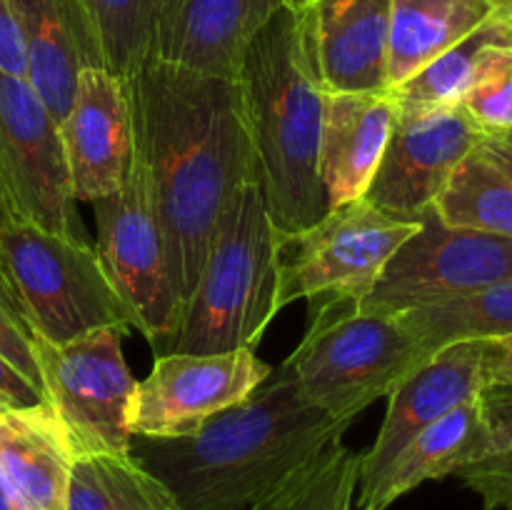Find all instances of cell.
Instances as JSON below:
<instances>
[{"label": "cell", "instance_id": "6da1fadb", "mask_svg": "<svg viewBox=\"0 0 512 510\" xmlns=\"http://www.w3.org/2000/svg\"><path fill=\"white\" fill-rule=\"evenodd\" d=\"M133 148L143 158L180 310L235 190L255 180L235 80L145 60L123 78Z\"/></svg>", "mask_w": 512, "mask_h": 510}, {"label": "cell", "instance_id": "7a4b0ae2", "mask_svg": "<svg viewBox=\"0 0 512 510\" xmlns=\"http://www.w3.org/2000/svg\"><path fill=\"white\" fill-rule=\"evenodd\" d=\"M348 428L310 405L280 363L248 398L193 435H133L130 455L168 485L180 510H255L343 440Z\"/></svg>", "mask_w": 512, "mask_h": 510}, {"label": "cell", "instance_id": "3957f363", "mask_svg": "<svg viewBox=\"0 0 512 510\" xmlns=\"http://www.w3.org/2000/svg\"><path fill=\"white\" fill-rule=\"evenodd\" d=\"M233 80L255 180L273 225L290 238L328 215L318 170L325 90L310 50L308 10L280 8L250 40Z\"/></svg>", "mask_w": 512, "mask_h": 510}, {"label": "cell", "instance_id": "277c9868", "mask_svg": "<svg viewBox=\"0 0 512 510\" xmlns=\"http://www.w3.org/2000/svg\"><path fill=\"white\" fill-rule=\"evenodd\" d=\"M280 260L283 235L270 220L258 180H248L225 205L195 290L160 355L258 348L280 313Z\"/></svg>", "mask_w": 512, "mask_h": 510}, {"label": "cell", "instance_id": "5b68a950", "mask_svg": "<svg viewBox=\"0 0 512 510\" xmlns=\"http://www.w3.org/2000/svg\"><path fill=\"white\" fill-rule=\"evenodd\" d=\"M310 310L308 333L283 365L300 395L330 418L353 423L425 363L400 315L360 310L348 300H318Z\"/></svg>", "mask_w": 512, "mask_h": 510}, {"label": "cell", "instance_id": "8992f818", "mask_svg": "<svg viewBox=\"0 0 512 510\" xmlns=\"http://www.w3.org/2000/svg\"><path fill=\"white\" fill-rule=\"evenodd\" d=\"M0 285L30 333L48 343H68L110 325L135 330L133 315L90 240L5 218Z\"/></svg>", "mask_w": 512, "mask_h": 510}, {"label": "cell", "instance_id": "52a82bcc", "mask_svg": "<svg viewBox=\"0 0 512 510\" xmlns=\"http://www.w3.org/2000/svg\"><path fill=\"white\" fill-rule=\"evenodd\" d=\"M418 228L420 220L395 218L368 198L328 210L315 225L283 238L278 308L295 300L360 303Z\"/></svg>", "mask_w": 512, "mask_h": 510}, {"label": "cell", "instance_id": "ba28073f", "mask_svg": "<svg viewBox=\"0 0 512 510\" xmlns=\"http://www.w3.org/2000/svg\"><path fill=\"white\" fill-rule=\"evenodd\" d=\"M128 333V328L110 325L68 343H48L33 335L45 398L75 458L130 453V408L138 380L123 355Z\"/></svg>", "mask_w": 512, "mask_h": 510}, {"label": "cell", "instance_id": "9c48e42d", "mask_svg": "<svg viewBox=\"0 0 512 510\" xmlns=\"http://www.w3.org/2000/svg\"><path fill=\"white\" fill-rule=\"evenodd\" d=\"M98 250L110 283L133 315L135 330L163 353L180 320L163 225L143 158L133 148L128 178L113 195L93 200Z\"/></svg>", "mask_w": 512, "mask_h": 510}, {"label": "cell", "instance_id": "30bf717a", "mask_svg": "<svg viewBox=\"0 0 512 510\" xmlns=\"http://www.w3.org/2000/svg\"><path fill=\"white\" fill-rule=\"evenodd\" d=\"M58 120L28 78L0 70V205L5 218L85 238Z\"/></svg>", "mask_w": 512, "mask_h": 510}, {"label": "cell", "instance_id": "8fae6325", "mask_svg": "<svg viewBox=\"0 0 512 510\" xmlns=\"http://www.w3.org/2000/svg\"><path fill=\"white\" fill-rule=\"evenodd\" d=\"M512 278V238L450 228L425 210L418 233L410 235L390 258L378 285L360 310L403 313L423 303L458 298Z\"/></svg>", "mask_w": 512, "mask_h": 510}, {"label": "cell", "instance_id": "7c38bea8", "mask_svg": "<svg viewBox=\"0 0 512 510\" xmlns=\"http://www.w3.org/2000/svg\"><path fill=\"white\" fill-rule=\"evenodd\" d=\"M273 365L255 348L228 353H165L135 383L130 433L140 438H188L210 418L248 398Z\"/></svg>", "mask_w": 512, "mask_h": 510}, {"label": "cell", "instance_id": "4fadbf2b", "mask_svg": "<svg viewBox=\"0 0 512 510\" xmlns=\"http://www.w3.org/2000/svg\"><path fill=\"white\" fill-rule=\"evenodd\" d=\"M485 140L465 105L400 103L393 133L365 198L385 213L420 220L453 170Z\"/></svg>", "mask_w": 512, "mask_h": 510}, {"label": "cell", "instance_id": "5bb4252c", "mask_svg": "<svg viewBox=\"0 0 512 510\" xmlns=\"http://www.w3.org/2000/svg\"><path fill=\"white\" fill-rule=\"evenodd\" d=\"M485 388L483 343L463 340L440 348L423 365L410 370L388 393V410L380 433L368 450H363L358 498L380 483L405 445L428 425L443 418L448 410L473 398Z\"/></svg>", "mask_w": 512, "mask_h": 510}, {"label": "cell", "instance_id": "9a60e30c", "mask_svg": "<svg viewBox=\"0 0 512 510\" xmlns=\"http://www.w3.org/2000/svg\"><path fill=\"white\" fill-rule=\"evenodd\" d=\"M75 200L113 195L123 188L133 160V128L123 80L105 68H83L73 100L58 123Z\"/></svg>", "mask_w": 512, "mask_h": 510}, {"label": "cell", "instance_id": "2e32d148", "mask_svg": "<svg viewBox=\"0 0 512 510\" xmlns=\"http://www.w3.org/2000/svg\"><path fill=\"white\" fill-rule=\"evenodd\" d=\"M283 0H160L148 60L233 80Z\"/></svg>", "mask_w": 512, "mask_h": 510}, {"label": "cell", "instance_id": "e0dca14e", "mask_svg": "<svg viewBox=\"0 0 512 510\" xmlns=\"http://www.w3.org/2000/svg\"><path fill=\"white\" fill-rule=\"evenodd\" d=\"M393 0H315L308 8L313 63L325 93L388 90Z\"/></svg>", "mask_w": 512, "mask_h": 510}, {"label": "cell", "instance_id": "ac0fdd59", "mask_svg": "<svg viewBox=\"0 0 512 510\" xmlns=\"http://www.w3.org/2000/svg\"><path fill=\"white\" fill-rule=\"evenodd\" d=\"M508 450V438L500 433L485 408L483 390L463 400L433 425L415 435L403 453L393 460L388 473L368 495H360L363 510H388L395 500L420 488L428 480L458 475L468 465L480 463Z\"/></svg>", "mask_w": 512, "mask_h": 510}, {"label": "cell", "instance_id": "d6986e66", "mask_svg": "<svg viewBox=\"0 0 512 510\" xmlns=\"http://www.w3.org/2000/svg\"><path fill=\"white\" fill-rule=\"evenodd\" d=\"M398 100L378 93H325L318 170L328 210L365 198L380 168Z\"/></svg>", "mask_w": 512, "mask_h": 510}, {"label": "cell", "instance_id": "ffe728a7", "mask_svg": "<svg viewBox=\"0 0 512 510\" xmlns=\"http://www.w3.org/2000/svg\"><path fill=\"white\" fill-rule=\"evenodd\" d=\"M28 55V83L55 120H63L83 68H105L80 0H10Z\"/></svg>", "mask_w": 512, "mask_h": 510}, {"label": "cell", "instance_id": "44dd1931", "mask_svg": "<svg viewBox=\"0 0 512 510\" xmlns=\"http://www.w3.org/2000/svg\"><path fill=\"white\" fill-rule=\"evenodd\" d=\"M73 463L50 403L0 413V480L15 510H65Z\"/></svg>", "mask_w": 512, "mask_h": 510}, {"label": "cell", "instance_id": "7402d4cb", "mask_svg": "<svg viewBox=\"0 0 512 510\" xmlns=\"http://www.w3.org/2000/svg\"><path fill=\"white\" fill-rule=\"evenodd\" d=\"M505 10L512 0H393L388 90Z\"/></svg>", "mask_w": 512, "mask_h": 510}, {"label": "cell", "instance_id": "603a6c76", "mask_svg": "<svg viewBox=\"0 0 512 510\" xmlns=\"http://www.w3.org/2000/svg\"><path fill=\"white\" fill-rule=\"evenodd\" d=\"M400 320L420 343L425 360L440 348L463 340H485L512 333V278L458 298L403 310Z\"/></svg>", "mask_w": 512, "mask_h": 510}, {"label": "cell", "instance_id": "cb8c5ba5", "mask_svg": "<svg viewBox=\"0 0 512 510\" xmlns=\"http://www.w3.org/2000/svg\"><path fill=\"white\" fill-rule=\"evenodd\" d=\"M505 45H512V10L495 15L463 40L450 45L445 53L410 75L405 83L395 85L390 93L400 103L428 105H463L483 70Z\"/></svg>", "mask_w": 512, "mask_h": 510}, {"label": "cell", "instance_id": "d4e9b609", "mask_svg": "<svg viewBox=\"0 0 512 510\" xmlns=\"http://www.w3.org/2000/svg\"><path fill=\"white\" fill-rule=\"evenodd\" d=\"M65 510H180L163 480L130 453L75 458Z\"/></svg>", "mask_w": 512, "mask_h": 510}, {"label": "cell", "instance_id": "484cf974", "mask_svg": "<svg viewBox=\"0 0 512 510\" xmlns=\"http://www.w3.org/2000/svg\"><path fill=\"white\" fill-rule=\"evenodd\" d=\"M433 210L450 228L512 238V178L478 145L453 170Z\"/></svg>", "mask_w": 512, "mask_h": 510}, {"label": "cell", "instance_id": "4316f807", "mask_svg": "<svg viewBox=\"0 0 512 510\" xmlns=\"http://www.w3.org/2000/svg\"><path fill=\"white\" fill-rule=\"evenodd\" d=\"M98 38L103 65L115 78H128L148 60L160 0H80Z\"/></svg>", "mask_w": 512, "mask_h": 510}, {"label": "cell", "instance_id": "83f0119b", "mask_svg": "<svg viewBox=\"0 0 512 510\" xmlns=\"http://www.w3.org/2000/svg\"><path fill=\"white\" fill-rule=\"evenodd\" d=\"M360 465L363 450L338 440L258 510H353Z\"/></svg>", "mask_w": 512, "mask_h": 510}, {"label": "cell", "instance_id": "f1b7e54d", "mask_svg": "<svg viewBox=\"0 0 512 510\" xmlns=\"http://www.w3.org/2000/svg\"><path fill=\"white\" fill-rule=\"evenodd\" d=\"M483 400L490 418L508 438V450L468 465L460 470L458 478L480 495L485 510H498L505 508L512 495V388L510 385H488L483 388Z\"/></svg>", "mask_w": 512, "mask_h": 510}, {"label": "cell", "instance_id": "f546056e", "mask_svg": "<svg viewBox=\"0 0 512 510\" xmlns=\"http://www.w3.org/2000/svg\"><path fill=\"white\" fill-rule=\"evenodd\" d=\"M463 105L485 135L512 130V45L493 55L478 83L465 95Z\"/></svg>", "mask_w": 512, "mask_h": 510}, {"label": "cell", "instance_id": "4dcf8cb0", "mask_svg": "<svg viewBox=\"0 0 512 510\" xmlns=\"http://www.w3.org/2000/svg\"><path fill=\"white\" fill-rule=\"evenodd\" d=\"M0 355H3L13 368H18L30 383L38 385V388L43 390L38 360H35L33 353V333H30L28 325L23 323V318L18 315L15 305L10 303L3 285H0Z\"/></svg>", "mask_w": 512, "mask_h": 510}, {"label": "cell", "instance_id": "1f68e13d", "mask_svg": "<svg viewBox=\"0 0 512 510\" xmlns=\"http://www.w3.org/2000/svg\"><path fill=\"white\" fill-rule=\"evenodd\" d=\"M0 70L28 78V55L10 0H0Z\"/></svg>", "mask_w": 512, "mask_h": 510}, {"label": "cell", "instance_id": "d6a6232c", "mask_svg": "<svg viewBox=\"0 0 512 510\" xmlns=\"http://www.w3.org/2000/svg\"><path fill=\"white\" fill-rule=\"evenodd\" d=\"M40 403H48L43 390L0 355V408H35Z\"/></svg>", "mask_w": 512, "mask_h": 510}, {"label": "cell", "instance_id": "836d02e7", "mask_svg": "<svg viewBox=\"0 0 512 510\" xmlns=\"http://www.w3.org/2000/svg\"><path fill=\"white\" fill-rule=\"evenodd\" d=\"M483 343V378L488 385L512 388V333L480 340Z\"/></svg>", "mask_w": 512, "mask_h": 510}, {"label": "cell", "instance_id": "e575fe53", "mask_svg": "<svg viewBox=\"0 0 512 510\" xmlns=\"http://www.w3.org/2000/svg\"><path fill=\"white\" fill-rule=\"evenodd\" d=\"M483 150L512 178V140L505 135H485Z\"/></svg>", "mask_w": 512, "mask_h": 510}, {"label": "cell", "instance_id": "d590c367", "mask_svg": "<svg viewBox=\"0 0 512 510\" xmlns=\"http://www.w3.org/2000/svg\"><path fill=\"white\" fill-rule=\"evenodd\" d=\"M315 0H283V8L288 10H308Z\"/></svg>", "mask_w": 512, "mask_h": 510}, {"label": "cell", "instance_id": "8d00e7d4", "mask_svg": "<svg viewBox=\"0 0 512 510\" xmlns=\"http://www.w3.org/2000/svg\"><path fill=\"white\" fill-rule=\"evenodd\" d=\"M0 510H15L13 500H10V495H8V490H5L3 480H0Z\"/></svg>", "mask_w": 512, "mask_h": 510}, {"label": "cell", "instance_id": "74e56055", "mask_svg": "<svg viewBox=\"0 0 512 510\" xmlns=\"http://www.w3.org/2000/svg\"><path fill=\"white\" fill-rule=\"evenodd\" d=\"M505 510H512V495H510V500H508V503H505Z\"/></svg>", "mask_w": 512, "mask_h": 510}, {"label": "cell", "instance_id": "f35d334b", "mask_svg": "<svg viewBox=\"0 0 512 510\" xmlns=\"http://www.w3.org/2000/svg\"><path fill=\"white\" fill-rule=\"evenodd\" d=\"M498 135H505V138L512 140V130H508V133H498Z\"/></svg>", "mask_w": 512, "mask_h": 510}, {"label": "cell", "instance_id": "ab89813d", "mask_svg": "<svg viewBox=\"0 0 512 510\" xmlns=\"http://www.w3.org/2000/svg\"><path fill=\"white\" fill-rule=\"evenodd\" d=\"M5 220V213H3V205H0V223H3Z\"/></svg>", "mask_w": 512, "mask_h": 510}, {"label": "cell", "instance_id": "60d3db41", "mask_svg": "<svg viewBox=\"0 0 512 510\" xmlns=\"http://www.w3.org/2000/svg\"><path fill=\"white\" fill-rule=\"evenodd\" d=\"M0 413H3V408H0Z\"/></svg>", "mask_w": 512, "mask_h": 510}, {"label": "cell", "instance_id": "b9f144b4", "mask_svg": "<svg viewBox=\"0 0 512 510\" xmlns=\"http://www.w3.org/2000/svg\"><path fill=\"white\" fill-rule=\"evenodd\" d=\"M255 510H258V508H255Z\"/></svg>", "mask_w": 512, "mask_h": 510}]
</instances>
